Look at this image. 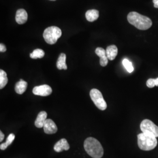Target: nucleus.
<instances>
[{
	"label": "nucleus",
	"instance_id": "f257e3e1",
	"mask_svg": "<svg viewBox=\"0 0 158 158\" xmlns=\"http://www.w3.org/2000/svg\"><path fill=\"white\" fill-rule=\"evenodd\" d=\"M128 21L139 30H147L152 25L151 19L136 12H130L127 16Z\"/></svg>",
	"mask_w": 158,
	"mask_h": 158
},
{
	"label": "nucleus",
	"instance_id": "f03ea898",
	"mask_svg": "<svg viewBox=\"0 0 158 158\" xmlns=\"http://www.w3.org/2000/svg\"><path fill=\"white\" fill-rule=\"evenodd\" d=\"M84 148L85 152L93 158H102L104 155L102 144L94 138H87L84 142Z\"/></svg>",
	"mask_w": 158,
	"mask_h": 158
},
{
	"label": "nucleus",
	"instance_id": "7ed1b4c3",
	"mask_svg": "<svg viewBox=\"0 0 158 158\" xmlns=\"http://www.w3.org/2000/svg\"><path fill=\"white\" fill-rule=\"evenodd\" d=\"M137 137L138 147L143 151L152 150L158 145L156 137L152 134L142 132L138 134Z\"/></svg>",
	"mask_w": 158,
	"mask_h": 158
},
{
	"label": "nucleus",
	"instance_id": "20e7f679",
	"mask_svg": "<svg viewBox=\"0 0 158 158\" xmlns=\"http://www.w3.org/2000/svg\"><path fill=\"white\" fill-rule=\"evenodd\" d=\"M61 29L57 27H51L46 29L44 32L43 36L46 42L49 45H53L56 43L62 36Z\"/></svg>",
	"mask_w": 158,
	"mask_h": 158
},
{
	"label": "nucleus",
	"instance_id": "39448f33",
	"mask_svg": "<svg viewBox=\"0 0 158 158\" xmlns=\"http://www.w3.org/2000/svg\"><path fill=\"white\" fill-rule=\"evenodd\" d=\"M90 96L91 100L99 110L102 111L106 110L107 107V103L104 100L102 94L100 91L96 89H91L90 92Z\"/></svg>",
	"mask_w": 158,
	"mask_h": 158
},
{
	"label": "nucleus",
	"instance_id": "423d86ee",
	"mask_svg": "<svg viewBox=\"0 0 158 158\" xmlns=\"http://www.w3.org/2000/svg\"><path fill=\"white\" fill-rule=\"evenodd\" d=\"M140 128L143 133L150 134L156 138L158 137V127L149 119L143 120L140 125Z\"/></svg>",
	"mask_w": 158,
	"mask_h": 158
},
{
	"label": "nucleus",
	"instance_id": "0eeeda50",
	"mask_svg": "<svg viewBox=\"0 0 158 158\" xmlns=\"http://www.w3.org/2000/svg\"><path fill=\"white\" fill-rule=\"evenodd\" d=\"M32 93L36 96L46 97L51 95L52 89L49 85H41L35 87L32 90Z\"/></svg>",
	"mask_w": 158,
	"mask_h": 158
},
{
	"label": "nucleus",
	"instance_id": "6e6552de",
	"mask_svg": "<svg viewBox=\"0 0 158 158\" xmlns=\"http://www.w3.org/2000/svg\"><path fill=\"white\" fill-rule=\"evenodd\" d=\"M44 132L47 134H53L57 131L56 125L51 119H47L44 125Z\"/></svg>",
	"mask_w": 158,
	"mask_h": 158
},
{
	"label": "nucleus",
	"instance_id": "1a4fd4ad",
	"mask_svg": "<svg viewBox=\"0 0 158 158\" xmlns=\"http://www.w3.org/2000/svg\"><path fill=\"white\" fill-rule=\"evenodd\" d=\"M95 53L98 56L100 57V64L102 67H105L107 65L108 58L106 55V52L102 48H96Z\"/></svg>",
	"mask_w": 158,
	"mask_h": 158
},
{
	"label": "nucleus",
	"instance_id": "9d476101",
	"mask_svg": "<svg viewBox=\"0 0 158 158\" xmlns=\"http://www.w3.org/2000/svg\"><path fill=\"white\" fill-rule=\"evenodd\" d=\"M70 148L69 144L67 140L64 138L61 139L59 141L57 142L54 145L53 149L56 152H61L63 151H68Z\"/></svg>",
	"mask_w": 158,
	"mask_h": 158
},
{
	"label": "nucleus",
	"instance_id": "9b49d317",
	"mask_svg": "<svg viewBox=\"0 0 158 158\" xmlns=\"http://www.w3.org/2000/svg\"><path fill=\"white\" fill-rule=\"evenodd\" d=\"M28 14L23 9H19L15 15V21L18 24L22 25L27 21Z\"/></svg>",
	"mask_w": 158,
	"mask_h": 158
},
{
	"label": "nucleus",
	"instance_id": "f8f14e48",
	"mask_svg": "<svg viewBox=\"0 0 158 158\" xmlns=\"http://www.w3.org/2000/svg\"><path fill=\"white\" fill-rule=\"evenodd\" d=\"M46 118H47V113L46 111L40 112L38 114L37 118L35 121V125L36 126V127H37L38 128H43L44 125L45 124V122L47 119Z\"/></svg>",
	"mask_w": 158,
	"mask_h": 158
},
{
	"label": "nucleus",
	"instance_id": "ddd939ff",
	"mask_svg": "<svg viewBox=\"0 0 158 158\" xmlns=\"http://www.w3.org/2000/svg\"><path fill=\"white\" fill-rule=\"evenodd\" d=\"M106 52L108 59L110 60H113L115 59L118 54V48L116 46L114 45L108 46Z\"/></svg>",
	"mask_w": 158,
	"mask_h": 158
},
{
	"label": "nucleus",
	"instance_id": "4468645a",
	"mask_svg": "<svg viewBox=\"0 0 158 158\" xmlns=\"http://www.w3.org/2000/svg\"><path fill=\"white\" fill-rule=\"evenodd\" d=\"M28 83L27 82L23 80V79H21L20 81H19L15 87V91L18 94H23V93L26 91L27 89Z\"/></svg>",
	"mask_w": 158,
	"mask_h": 158
},
{
	"label": "nucleus",
	"instance_id": "2eb2a0df",
	"mask_svg": "<svg viewBox=\"0 0 158 158\" xmlns=\"http://www.w3.org/2000/svg\"><path fill=\"white\" fill-rule=\"evenodd\" d=\"M66 55L64 53H61L57 61L56 66L57 68L59 70H67L68 66L66 63Z\"/></svg>",
	"mask_w": 158,
	"mask_h": 158
},
{
	"label": "nucleus",
	"instance_id": "dca6fc26",
	"mask_svg": "<svg viewBox=\"0 0 158 158\" xmlns=\"http://www.w3.org/2000/svg\"><path fill=\"white\" fill-rule=\"evenodd\" d=\"M99 17V11L96 10H88L85 13V18L89 22H94Z\"/></svg>",
	"mask_w": 158,
	"mask_h": 158
},
{
	"label": "nucleus",
	"instance_id": "f3484780",
	"mask_svg": "<svg viewBox=\"0 0 158 158\" xmlns=\"http://www.w3.org/2000/svg\"><path fill=\"white\" fill-rule=\"evenodd\" d=\"M8 77L6 72L0 70V89H2L8 83Z\"/></svg>",
	"mask_w": 158,
	"mask_h": 158
},
{
	"label": "nucleus",
	"instance_id": "a211bd4d",
	"mask_svg": "<svg viewBox=\"0 0 158 158\" xmlns=\"http://www.w3.org/2000/svg\"><path fill=\"white\" fill-rule=\"evenodd\" d=\"M15 136L14 134H10L8 136L6 142L1 144L0 149L2 151L6 149L7 148V147H8L9 145H10L12 143V142L14 141V140L15 139Z\"/></svg>",
	"mask_w": 158,
	"mask_h": 158
},
{
	"label": "nucleus",
	"instance_id": "6ab92c4d",
	"mask_svg": "<svg viewBox=\"0 0 158 158\" xmlns=\"http://www.w3.org/2000/svg\"><path fill=\"white\" fill-rule=\"evenodd\" d=\"M44 56H45V52L40 49H36L34 50L33 52L30 54L31 58L34 59H36L38 58L41 59L44 57Z\"/></svg>",
	"mask_w": 158,
	"mask_h": 158
},
{
	"label": "nucleus",
	"instance_id": "aec40b11",
	"mask_svg": "<svg viewBox=\"0 0 158 158\" xmlns=\"http://www.w3.org/2000/svg\"><path fill=\"white\" fill-rule=\"evenodd\" d=\"M123 64L124 65L125 68L126 70L128 71L129 73H132L134 71V67L132 66V63L128 60L127 59H124L123 61Z\"/></svg>",
	"mask_w": 158,
	"mask_h": 158
},
{
	"label": "nucleus",
	"instance_id": "412c9836",
	"mask_svg": "<svg viewBox=\"0 0 158 158\" xmlns=\"http://www.w3.org/2000/svg\"><path fill=\"white\" fill-rule=\"evenodd\" d=\"M147 85L149 88H153L155 86V79H149L147 80Z\"/></svg>",
	"mask_w": 158,
	"mask_h": 158
},
{
	"label": "nucleus",
	"instance_id": "4be33fe9",
	"mask_svg": "<svg viewBox=\"0 0 158 158\" xmlns=\"http://www.w3.org/2000/svg\"><path fill=\"white\" fill-rule=\"evenodd\" d=\"M6 51V46L4 45L3 44H0V52H5Z\"/></svg>",
	"mask_w": 158,
	"mask_h": 158
},
{
	"label": "nucleus",
	"instance_id": "5701e85b",
	"mask_svg": "<svg viewBox=\"0 0 158 158\" xmlns=\"http://www.w3.org/2000/svg\"><path fill=\"white\" fill-rule=\"evenodd\" d=\"M4 134L2 133V131H0V142H2L4 139Z\"/></svg>",
	"mask_w": 158,
	"mask_h": 158
},
{
	"label": "nucleus",
	"instance_id": "b1692460",
	"mask_svg": "<svg viewBox=\"0 0 158 158\" xmlns=\"http://www.w3.org/2000/svg\"><path fill=\"white\" fill-rule=\"evenodd\" d=\"M153 2L154 4V7L158 8V0H153Z\"/></svg>",
	"mask_w": 158,
	"mask_h": 158
},
{
	"label": "nucleus",
	"instance_id": "393cba45",
	"mask_svg": "<svg viewBox=\"0 0 158 158\" xmlns=\"http://www.w3.org/2000/svg\"><path fill=\"white\" fill-rule=\"evenodd\" d=\"M155 86H158V77L156 79H155Z\"/></svg>",
	"mask_w": 158,
	"mask_h": 158
},
{
	"label": "nucleus",
	"instance_id": "a878e982",
	"mask_svg": "<svg viewBox=\"0 0 158 158\" xmlns=\"http://www.w3.org/2000/svg\"><path fill=\"white\" fill-rule=\"evenodd\" d=\"M50 1H56V0H50Z\"/></svg>",
	"mask_w": 158,
	"mask_h": 158
}]
</instances>
